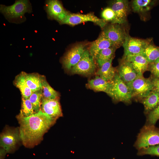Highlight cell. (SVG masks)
I'll use <instances>...</instances> for the list:
<instances>
[{"label": "cell", "mask_w": 159, "mask_h": 159, "mask_svg": "<svg viewBox=\"0 0 159 159\" xmlns=\"http://www.w3.org/2000/svg\"><path fill=\"white\" fill-rule=\"evenodd\" d=\"M16 118L19 125L21 141L25 147L29 148L34 147L40 143L44 135L57 120L41 110L28 117L24 116L20 112Z\"/></svg>", "instance_id": "cell-1"}, {"label": "cell", "mask_w": 159, "mask_h": 159, "mask_svg": "<svg viewBox=\"0 0 159 159\" xmlns=\"http://www.w3.org/2000/svg\"><path fill=\"white\" fill-rule=\"evenodd\" d=\"M159 144V130L154 125H146L141 129L134 146L138 150Z\"/></svg>", "instance_id": "cell-2"}, {"label": "cell", "mask_w": 159, "mask_h": 159, "mask_svg": "<svg viewBox=\"0 0 159 159\" xmlns=\"http://www.w3.org/2000/svg\"><path fill=\"white\" fill-rule=\"evenodd\" d=\"M131 94L132 98L142 100L149 95L153 90L152 79L139 75L132 82L126 84Z\"/></svg>", "instance_id": "cell-3"}, {"label": "cell", "mask_w": 159, "mask_h": 159, "mask_svg": "<svg viewBox=\"0 0 159 159\" xmlns=\"http://www.w3.org/2000/svg\"><path fill=\"white\" fill-rule=\"evenodd\" d=\"M112 82V86L108 95L115 102L130 103L132 98L131 92L117 72Z\"/></svg>", "instance_id": "cell-4"}, {"label": "cell", "mask_w": 159, "mask_h": 159, "mask_svg": "<svg viewBox=\"0 0 159 159\" xmlns=\"http://www.w3.org/2000/svg\"><path fill=\"white\" fill-rule=\"evenodd\" d=\"M21 141L19 127H6L0 134V147L7 153H11L15 151L18 144Z\"/></svg>", "instance_id": "cell-5"}, {"label": "cell", "mask_w": 159, "mask_h": 159, "mask_svg": "<svg viewBox=\"0 0 159 159\" xmlns=\"http://www.w3.org/2000/svg\"><path fill=\"white\" fill-rule=\"evenodd\" d=\"M31 6L27 0L17 1L10 6L1 5L0 11L6 18L10 20H16L23 18L25 13L30 12Z\"/></svg>", "instance_id": "cell-6"}, {"label": "cell", "mask_w": 159, "mask_h": 159, "mask_svg": "<svg viewBox=\"0 0 159 159\" xmlns=\"http://www.w3.org/2000/svg\"><path fill=\"white\" fill-rule=\"evenodd\" d=\"M151 42V39H139L128 34L122 46L124 49L123 57L142 55L145 47Z\"/></svg>", "instance_id": "cell-7"}, {"label": "cell", "mask_w": 159, "mask_h": 159, "mask_svg": "<svg viewBox=\"0 0 159 159\" xmlns=\"http://www.w3.org/2000/svg\"><path fill=\"white\" fill-rule=\"evenodd\" d=\"M94 59L89 51L85 50L80 61L71 69V72L85 76L93 74L96 68Z\"/></svg>", "instance_id": "cell-8"}, {"label": "cell", "mask_w": 159, "mask_h": 159, "mask_svg": "<svg viewBox=\"0 0 159 159\" xmlns=\"http://www.w3.org/2000/svg\"><path fill=\"white\" fill-rule=\"evenodd\" d=\"M122 25L112 24L105 27L103 31L114 46L117 48L122 46L128 35Z\"/></svg>", "instance_id": "cell-9"}, {"label": "cell", "mask_w": 159, "mask_h": 159, "mask_svg": "<svg viewBox=\"0 0 159 159\" xmlns=\"http://www.w3.org/2000/svg\"><path fill=\"white\" fill-rule=\"evenodd\" d=\"M87 21L93 22L101 28L104 27L107 22L103 19L97 17L93 13H89L86 14L69 13L66 18L61 23L74 26Z\"/></svg>", "instance_id": "cell-10"}, {"label": "cell", "mask_w": 159, "mask_h": 159, "mask_svg": "<svg viewBox=\"0 0 159 159\" xmlns=\"http://www.w3.org/2000/svg\"><path fill=\"white\" fill-rule=\"evenodd\" d=\"M85 45L79 44L74 46L66 53L62 59L64 67L70 70L80 60L85 51Z\"/></svg>", "instance_id": "cell-11"}, {"label": "cell", "mask_w": 159, "mask_h": 159, "mask_svg": "<svg viewBox=\"0 0 159 159\" xmlns=\"http://www.w3.org/2000/svg\"><path fill=\"white\" fill-rule=\"evenodd\" d=\"M117 71L120 79L126 84L132 82L139 75L131 63L123 57L120 61Z\"/></svg>", "instance_id": "cell-12"}, {"label": "cell", "mask_w": 159, "mask_h": 159, "mask_svg": "<svg viewBox=\"0 0 159 159\" xmlns=\"http://www.w3.org/2000/svg\"><path fill=\"white\" fill-rule=\"evenodd\" d=\"M59 99H49L42 97L41 106V110L43 112L56 120L63 116Z\"/></svg>", "instance_id": "cell-13"}, {"label": "cell", "mask_w": 159, "mask_h": 159, "mask_svg": "<svg viewBox=\"0 0 159 159\" xmlns=\"http://www.w3.org/2000/svg\"><path fill=\"white\" fill-rule=\"evenodd\" d=\"M46 9L49 16L61 23L69 14L58 0L48 1L46 4Z\"/></svg>", "instance_id": "cell-14"}, {"label": "cell", "mask_w": 159, "mask_h": 159, "mask_svg": "<svg viewBox=\"0 0 159 159\" xmlns=\"http://www.w3.org/2000/svg\"><path fill=\"white\" fill-rule=\"evenodd\" d=\"M111 8L114 11L117 24H123L127 21L130 10L129 2L127 0H117L112 3Z\"/></svg>", "instance_id": "cell-15"}, {"label": "cell", "mask_w": 159, "mask_h": 159, "mask_svg": "<svg viewBox=\"0 0 159 159\" xmlns=\"http://www.w3.org/2000/svg\"><path fill=\"white\" fill-rule=\"evenodd\" d=\"M112 46H114L102 31L98 37L92 43L89 52L91 55L95 59L100 51Z\"/></svg>", "instance_id": "cell-16"}, {"label": "cell", "mask_w": 159, "mask_h": 159, "mask_svg": "<svg viewBox=\"0 0 159 159\" xmlns=\"http://www.w3.org/2000/svg\"><path fill=\"white\" fill-rule=\"evenodd\" d=\"M112 86V82L106 81L96 75L95 77L89 80L87 84L89 89L95 91L103 92L108 95Z\"/></svg>", "instance_id": "cell-17"}, {"label": "cell", "mask_w": 159, "mask_h": 159, "mask_svg": "<svg viewBox=\"0 0 159 159\" xmlns=\"http://www.w3.org/2000/svg\"><path fill=\"white\" fill-rule=\"evenodd\" d=\"M128 61L138 75H143L148 70L149 62L142 55L123 57Z\"/></svg>", "instance_id": "cell-18"}, {"label": "cell", "mask_w": 159, "mask_h": 159, "mask_svg": "<svg viewBox=\"0 0 159 159\" xmlns=\"http://www.w3.org/2000/svg\"><path fill=\"white\" fill-rule=\"evenodd\" d=\"M113 58L103 64L95 73L97 75L104 80L112 82L117 73V69L112 65Z\"/></svg>", "instance_id": "cell-19"}, {"label": "cell", "mask_w": 159, "mask_h": 159, "mask_svg": "<svg viewBox=\"0 0 159 159\" xmlns=\"http://www.w3.org/2000/svg\"><path fill=\"white\" fill-rule=\"evenodd\" d=\"M14 84L20 91L22 97L29 98L33 92L28 86L25 79L24 72H22L15 77Z\"/></svg>", "instance_id": "cell-20"}, {"label": "cell", "mask_w": 159, "mask_h": 159, "mask_svg": "<svg viewBox=\"0 0 159 159\" xmlns=\"http://www.w3.org/2000/svg\"><path fill=\"white\" fill-rule=\"evenodd\" d=\"M142 100L145 112L148 113L159 105V95L156 90L153 89L148 95Z\"/></svg>", "instance_id": "cell-21"}, {"label": "cell", "mask_w": 159, "mask_h": 159, "mask_svg": "<svg viewBox=\"0 0 159 159\" xmlns=\"http://www.w3.org/2000/svg\"><path fill=\"white\" fill-rule=\"evenodd\" d=\"M24 73L26 83L33 92L42 90V76L35 73Z\"/></svg>", "instance_id": "cell-22"}, {"label": "cell", "mask_w": 159, "mask_h": 159, "mask_svg": "<svg viewBox=\"0 0 159 159\" xmlns=\"http://www.w3.org/2000/svg\"><path fill=\"white\" fill-rule=\"evenodd\" d=\"M117 49V48L115 47L112 46L102 50L99 52L95 59L100 67L104 63L114 58Z\"/></svg>", "instance_id": "cell-23"}, {"label": "cell", "mask_w": 159, "mask_h": 159, "mask_svg": "<svg viewBox=\"0 0 159 159\" xmlns=\"http://www.w3.org/2000/svg\"><path fill=\"white\" fill-rule=\"evenodd\" d=\"M151 42L145 47L142 54L149 63L155 62L159 59V47Z\"/></svg>", "instance_id": "cell-24"}, {"label": "cell", "mask_w": 159, "mask_h": 159, "mask_svg": "<svg viewBox=\"0 0 159 159\" xmlns=\"http://www.w3.org/2000/svg\"><path fill=\"white\" fill-rule=\"evenodd\" d=\"M42 97L49 99L59 98V93L50 86L44 76L42 77Z\"/></svg>", "instance_id": "cell-25"}, {"label": "cell", "mask_w": 159, "mask_h": 159, "mask_svg": "<svg viewBox=\"0 0 159 159\" xmlns=\"http://www.w3.org/2000/svg\"><path fill=\"white\" fill-rule=\"evenodd\" d=\"M151 4L150 0H134L132 1L131 6L134 12L143 13L149 10Z\"/></svg>", "instance_id": "cell-26"}, {"label": "cell", "mask_w": 159, "mask_h": 159, "mask_svg": "<svg viewBox=\"0 0 159 159\" xmlns=\"http://www.w3.org/2000/svg\"><path fill=\"white\" fill-rule=\"evenodd\" d=\"M42 98V90L33 92L29 98L34 113L41 110Z\"/></svg>", "instance_id": "cell-27"}, {"label": "cell", "mask_w": 159, "mask_h": 159, "mask_svg": "<svg viewBox=\"0 0 159 159\" xmlns=\"http://www.w3.org/2000/svg\"><path fill=\"white\" fill-rule=\"evenodd\" d=\"M20 112L25 117H28L34 113L32 105L29 98L26 99L22 97Z\"/></svg>", "instance_id": "cell-28"}, {"label": "cell", "mask_w": 159, "mask_h": 159, "mask_svg": "<svg viewBox=\"0 0 159 159\" xmlns=\"http://www.w3.org/2000/svg\"><path fill=\"white\" fill-rule=\"evenodd\" d=\"M101 16L106 21H110L112 24H117L115 14L111 7H107L104 9L101 14Z\"/></svg>", "instance_id": "cell-29"}, {"label": "cell", "mask_w": 159, "mask_h": 159, "mask_svg": "<svg viewBox=\"0 0 159 159\" xmlns=\"http://www.w3.org/2000/svg\"><path fill=\"white\" fill-rule=\"evenodd\" d=\"M139 155H150L159 156V145L143 148L138 150Z\"/></svg>", "instance_id": "cell-30"}, {"label": "cell", "mask_w": 159, "mask_h": 159, "mask_svg": "<svg viewBox=\"0 0 159 159\" xmlns=\"http://www.w3.org/2000/svg\"><path fill=\"white\" fill-rule=\"evenodd\" d=\"M159 119V104L154 110L148 113L147 125H154Z\"/></svg>", "instance_id": "cell-31"}, {"label": "cell", "mask_w": 159, "mask_h": 159, "mask_svg": "<svg viewBox=\"0 0 159 159\" xmlns=\"http://www.w3.org/2000/svg\"><path fill=\"white\" fill-rule=\"evenodd\" d=\"M148 70L151 72L155 78L159 79V61L149 63Z\"/></svg>", "instance_id": "cell-32"}, {"label": "cell", "mask_w": 159, "mask_h": 159, "mask_svg": "<svg viewBox=\"0 0 159 159\" xmlns=\"http://www.w3.org/2000/svg\"><path fill=\"white\" fill-rule=\"evenodd\" d=\"M152 79L154 86L153 89L156 90L159 95V79L155 78Z\"/></svg>", "instance_id": "cell-33"}, {"label": "cell", "mask_w": 159, "mask_h": 159, "mask_svg": "<svg viewBox=\"0 0 159 159\" xmlns=\"http://www.w3.org/2000/svg\"><path fill=\"white\" fill-rule=\"evenodd\" d=\"M0 150V159H4L7 153L6 151L2 148H1Z\"/></svg>", "instance_id": "cell-34"}, {"label": "cell", "mask_w": 159, "mask_h": 159, "mask_svg": "<svg viewBox=\"0 0 159 159\" xmlns=\"http://www.w3.org/2000/svg\"><path fill=\"white\" fill-rule=\"evenodd\" d=\"M157 61H159V59Z\"/></svg>", "instance_id": "cell-35"}]
</instances>
